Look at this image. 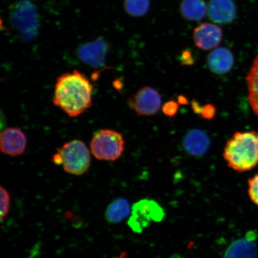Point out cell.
Instances as JSON below:
<instances>
[{"label": "cell", "instance_id": "2e32d148", "mask_svg": "<svg viewBox=\"0 0 258 258\" xmlns=\"http://www.w3.org/2000/svg\"><path fill=\"white\" fill-rule=\"evenodd\" d=\"M131 213L130 203L127 199L118 198L114 200L106 209V221L111 224H117L126 218Z\"/></svg>", "mask_w": 258, "mask_h": 258}, {"label": "cell", "instance_id": "ba28073f", "mask_svg": "<svg viewBox=\"0 0 258 258\" xmlns=\"http://www.w3.org/2000/svg\"><path fill=\"white\" fill-rule=\"evenodd\" d=\"M223 38V32L219 26L205 22L199 25L193 32V40L197 46L203 50L218 48Z\"/></svg>", "mask_w": 258, "mask_h": 258}, {"label": "cell", "instance_id": "52a82bcc", "mask_svg": "<svg viewBox=\"0 0 258 258\" xmlns=\"http://www.w3.org/2000/svg\"><path fill=\"white\" fill-rule=\"evenodd\" d=\"M161 99L156 89L145 86L138 90L133 101L134 110L139 116H152L160 110Z\"/></svg>", "mask_w": 258, "mask_h": 258}, {"label": "cell", "instance_id": "ac0fdd59", "mask_svg": "<svg viewBox=\"0 0 258 258\" xmlns=\"http://www.w3.org/2000/svg\"><path fill=\"white\" fill-rule=\"evenodd\" d=\"M150 8V0H125L124 8L128 15L141 17L146 15Z\"/></svg>", "mask_w": 258, "mask_h": 258}, {"label": "cell", "instance_id": "7a4b0ae2", "mask_svg": "<svg viewBox=\"0 0 258 258\" xmlns=\"http://www.w3.org/2000/svg\"><path fill=\"white\" fill-rule=\"evenodd\" d=\"M223 156L230 168L238 172L253 169L258 164V133L238 132L229 140Z\"/></svg>", "mask_w": 258, "mask_h": 258}, {"label": "cell", "instance_id": "7402d4cb", "mask_svg": "<svg viewBox=\"0 0 258 258\" xmlns=\"http://www.w3.org/2000/svg\"><path fill=\"white\" fill-rule=\"evenodd\" d=\"M216 114V108L214 105L206 104L203 106L201 110V115L206 120H212Z\"/></svg>", "mask_w": 258, "mask_h": 258}, {"label": "cell", "instance_id": "3957f363", "mask_svg": "<svg viewBox=\"0 0 258 258\" xmlns=\"http://www.w3.org/2000/svg\"><path fill=\"white\" fill-rule=\"evenodd\" d=\"M57 165H62L64 171L72 175L80 176L88 170L90 165V155L88 147L83 141L73 140L58 148L53 156Z\"/></svg>", "mask_w": 258, "mask_h": 258}, {"label": "cell", "instance_id": "9a60e30c", "mask_svg": "<svg viewBox=\"0 0 258 258\" xmlns=\"http://www.w3.org/2000/svg\"><path fill=\"white\" fill-rule=\"evenodd\" d=\"M179 8L183 18L191 21L201 20L208 12L205 0H182Z\"/></svg>", "mask_w": 258, "mask_h": 258}, {"label": "cell", "instance_id": "9c48e42d", "mask_svg": "<svg viewBox=\"0 0 258 258\" xmlns=\"http://www.w3.org/2000/svg\"><path fill=\"white\" fill-rule=\"evenodd\" d=\"M27 145V137L20 128H8L2 132L0 147L3 154L12 157L21 156L24 153Z\"/></svg>", "mask_w": 258, "mask_h": 258}, {"label": "cell", "instance_id": "603a6c76", "mask_svg": "<svg viewBox=\"0 0 258 258\" xmlns=\"http://www.w3.org/2000/svg\"><path fill=\"white\" fill-rule=\"evenodd\" d=\"M181 62L184 66H191L195 62V60L192 55V52L189 50L183 51L181 55Z\"/></svg>", "mask_w": 258, "mask_h": 258}, {"label": "cell", "instance_id": "30bf717a", "mask_svg": "<svg viewBox=\"0 0 258 258\" xmlns=\"http://www.w3.org/2000/svg\"><path fill=\"white\" fill-rule=\"evenodd\" d=\"M108 48L106 41L99 38L81 46L78 49V56L81 60L92 67H101L105 63Z\"/></svg>", "mask_w": 258, "mask_h": 258}, {"label": "cell", "instance_id": "44dd1931", "mask_svg": "<svg viewBox=\"0 0 258 258\" xmlns=\"http://www.w3.org/2000/svg\"><path fill=\"white\" fill-rule=\"evenodd\" d=\"M179 107V103L175 101H167L163 105L162 110L164 114L170 118L176 115Z\"/></svg>", "mask_w": 258, "mask_h": 258}, {"label": "cell", "instance_id": "6da1fadb", "mask_svg": "<svg viewBox=\"0 0 258 258\" xmlns=\"http://www.w3.org/2000/svg\"><path fill=\"white\" fill-rule=\"evenodd\" d=\"M93 86L78 70L63 74L57 79L53 104L71 117H77L92 105Z\"/></svg>", "mask_w": 258, "mask_h": 258}, {"label": "cell", "instance_id": "5b68a950", "mask_svg": "<svg viewBox=\"0 0 258 258\" xmlns=\"http://www.w3.org/2000/svg\"><path fill=\"white\" fill-rule=\"evenodd\" d=\"M165 213L159 203L153 200L143 199L135 203L127 224L135 233H141L151 222H160Z\"/></svg>", "mask_w": 258, "mask_h": 258}, {"label": "cell", "instance_id": "484cf974", "mask_svg": "<svg viewBox=\"0 0 258 258\" xmlns=\"http://www.w3.org/2000/svg\"><path fill=\"white\" fill-rule=\"evenodd\" d=\"M127 255V254L126 253L124 252V251H123V252H122L120 254V256H119L118 257H114V258H125V256H126Z\"/></svg>", "mask_w": 258, "mask_h": 258}, {"label": "cell", "instance_id": "5bb4252c", "mask_svg": "<svg viewBox=\"0 0 258 258\" xmlns=\"http://www.w3.org/2000/svg\"><path fill=\"white\" fill-rule=\"evenodd\" d=\"M208 14L212 21L218 24H228L234 21L236 8L233 0H211Z\"/></svg>", "mask_w": 258, "mask_h": 258}, {"label": "cell", "instance_id": "e0dca14e", "mask_svg": "<svg viewBox=\"0 0 258 258\" xmlns=\"http://www.w3.org/2000/svg\"><path fill=\"white\" fill-rule=\"evenodd\" d=\"M249 101L251 108L258 115V55L246 77Z\"/></svg>", "mask_w": 258, "mask_h": 258}, {"label": "cell", "instance_id": "d6986e66", "mask_svg": "<svg viewBox=\"0 0 258 258\" xmlns=\"http://www.w3.org/2000/svg\"><path fill=\"white\" fill-rule=\"evenodd\" d=\"M0 198H1V208H0V218L3 221L5 218L7 217L9 212L10 203H11V197L7 190L3 186L0 189Z\"/></svg>", "mask_w": 258, "mask_h": 258}, {"label": "cell", "instance_id": "7c38bea8", "mask_svg": "<svg viewBox=\"0 0 258 258\" xmlns=\"http://www.w3.org/2000/svg\"><path fill=\"white\" fill-rule=\"evenodd\" d=\"M183 146L187 153L192 156L201 157L209 149L211 140L204 131L192 129L183 138Z\"/></svg>", "mask_w": 258, "mask_h": 258}, {"label": "cell", "instance_id": "8fae6325", "mask_svg": "<svg viewBox=\"0 0 258 258\" xmlns=\"http://www.w3.org/2000/svg\"><path fill=\"white\" fill-rule=\"evenodd\" d=\"M256 234L248 232L244 238L234 241L226 250L224 258H258Z\"/></svg>", "mask_w": 258, "mask_h": 258}, {"label": "cell", "instance_id": "8992f818", "mask_svg": "<svg viewBox=\"0 0 258 258\" xmlns=\"http://www.w3.org/2000/svg\"><path fill=\"white\" fill-rule=\"evenodd\" d=\"M11 21L24 39L30 40L36 34L38 28L36 9L27 0L15 5L11 12Z\"/></svg>", "mask_w": 258, "mask_h": 258}, {"label": "cell", "instance_id": "4fadbf2b", "mask_svg": "<svg viewBox=\"0 0 258 258\" xmlns=\"http://www.w3.org/2000/svg\"><path fill=\"white\" fill-rule=\"evenodd\" d=\"M209 69L218 75L230 72L234 64L233 53L227 48L220 47L213 50L207 58Z\"/></svg>", "mask_w": 258, "mask_h": 258}, {"label": "cell", "instance_id": "ffe728a7", "mask_svg": "<svg viewBox=\"0 0 258 258\" xmlns=\"http://www.w3.org/2000/svg\"><path fill=\"white\" fill-rule=\"evenodd\" d=\"M248 185H249L248 193L251 201L258 206V173L249 179Z\"/></svg>", "mask_w": 258, "mask_h": 258}, {"label": "cell", "instance_id": "cb8c5ba5", "mask_svg": "<svg viewBox=\"0 0 258 258\" xmlns=\"http://www.w3.org/2000/svg\"><path fill=\"white\" fill-rule=\"evenodd\" d=\"M202 107L201 105L199 104L198 101H195V100H194L192 102V108L193 109V111H195L196 114L201 115V110H202Z\"/></svg>", "mask_w": 258, "mask_h": 258}, {"label": "cell", "instance_id": "d4e9b609", "mask_svg": "<svg viewBox=\"0 0 258 258\" xmlns=\"http://www.w3.org/2000/svg\"><path fill=\"white\" fill-rule=\"evenodd\" d=\"M177 102L179 103V105H186L188 104V101L184 96H179Z\"/></svg>", "mask_w": 258, "mask_h": 258}, {"label": "cell", "instance_id": "277c9868", "mask_svg": "<svg viewBox=\"0 0 258 258\" xmlns=\"http://www.w3.org/2000/svg\"><path fill=\"white\" fill-rule=\"evenodd\" d=\"M123 137L118 132L111 129H102L93 136L90 142V150L97 159L114 161L124 152Z\"/></svg>", "mask_w": 258, "mask_h": 258}]
</instances>
